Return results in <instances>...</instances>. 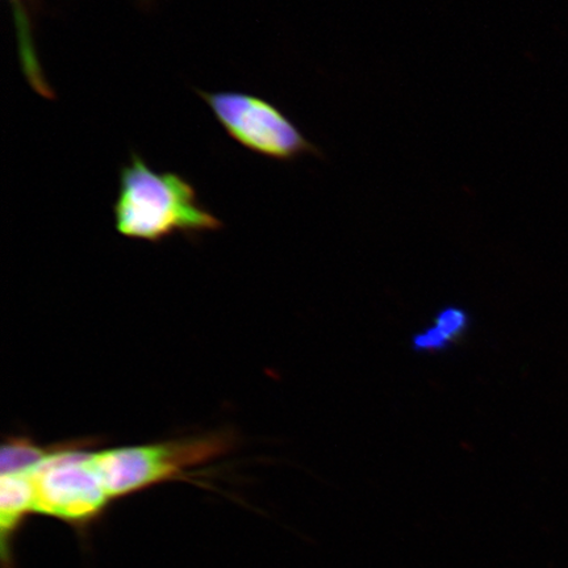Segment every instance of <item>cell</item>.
I'll use <instances>...</instances> for the list:
<instances>
[{
    "label": "cell",
    "instance_id": "3",
    "mask_svg": "<svg viewBox=\"0 0 568 568\" xmlns=\"http://www.w3.org/2000/svg\"><path fill=\"white\" fill-rule=\"evenodd\" d=\"M213 116L239 145L262 158L295 162L303 155L324 159L320 148L274 103L241 91L195 90Z\"/></svg>",
    "mask_w": 568,
    "mask_h": 568
},
{
    "label": "cell",
    "instance_id": "4",
    "mask_svg": "<svg viewBox=\"0 0 568 568\" xmlns=\"http://www.w3.org/2000/svg\"><path fill=\"white\" fill-rule=\"evenodd\" d=\"M34 514L83 524L101 515L110 503L91 460V452L62 447L32 468Z\"/></svg>",
    "mask_w": 568,
    "mask_h": 568
},
{
    "label": "cell",
    "instance_id": "5",
    "mask_svg": "<svg viewBox=\"0 0 568 568\" xmlns=\"http://www.w3.org/2000/svg\"><path fill=\"white\" fill-rule=\"evenodd\" d=\"M34 514V494L30 473L3 474L0 479V530L6 568L11 566V538L27 515Z\"/></svg>",
    "mask_w": 568,
    "mask_h": 568
},
{
    "label": "cell",
    "instance_id": "8",
    "mask_svg": "<svg viewBox=\"0 0 568 568\" xmlns=\"http://www.w3.org/2000/svg\"><path fill=\"white\" fill-rule=\"evenodd\" d=\"M51 450L33 443L30 438L11 437L3 444L0 453V471L2 475L31 471L45 459Z\"/></svg>",
    "mask_w": 568,
    "mask_h": 568
},
{
    "label": "cell",
    "instance_id": "1",
    "mask_svg": "<svg viewBox=\"0 0 568 568\" xmlns=\"http://www.w3.org/2000/svg\"><path fill=\"white\" fill-rule=\"evenodd\" d=\"M122 236L159 243L173 234L219 231L222 220L199 201L194 184L175 172H155L136 152L119 170L113 204Z\"/></svg>",
    "mask_w": 568,
    "mask_h": 568
},
{
    "label": "cell",
    "instance_id": "7",
    "mask_svg": "<svg viewBox=\"0 0 568 568\" xmlns=\"http://www.w3.org/2000/svg\"><path fill=\"white\" fill-rule=\"evenodd\" d=\"M468 325L470 318L466 311L452 305L439 311L433 325L417 333L412 339V345L422 353L442 352L464 337Z\"/></svg>",
    "mask_w": 568,
    "mask_h": 568
},
{
    "label": "cell",
    "instance_id": "2",
    "mask_svg": "<svg viewBox=\"0 0 568 568\" xmlns=\"http://www.w3.org/2000/svg\"><path fill=\"white\" fill-rule=\"evenodd\" d=\"M231 439L215 433L160 444L115 447L91 453L99 479L110 499L173 479L230 449Z\"/></svg>",
    "mask_w": 568,
    "mask_h": 568
},
{
    "label": "cell",
    "instance_id": "9",
    "mask_svg": "<svg viewBox=\"0 0 568 568\" xmlns=\"http://www.w3.org/2000/svg\"><path fill=\"white\" fill-rule=\"evenodd\" d=\"M142 2H146V0H142Z\"/></svg>",
    "mask_w": 568,
    "mask_h": 568
},
{
    "label": "cell",
    "instance_id": "6",
    "mask_svg": "<svg viewBox=\"0 0 568 568\" xmlns=\"http://www.w3.org/2000/svg\"><path fill=\"white\" fill-rule=\"evenodd\" d=\"M13 21L17 27L18 49L21 69L30 87L42 98L54 101L55 92L47 81L41 68L33 40V13L38 11L39 0H9Z\"/></svg>",
    "mask_w": 568,
    "mask_h": 568
}]
</instances>
